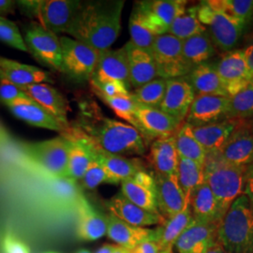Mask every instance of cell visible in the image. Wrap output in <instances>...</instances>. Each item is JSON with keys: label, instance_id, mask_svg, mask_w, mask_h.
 Returning <instances> with one entry per match:
<instances>
[{"label": "cell", "instance_id": "2", "mask_svg": "<svg viewBox=\"0 0 253 253\" xmlns=\"http://www.w3.org/2000/svg\"><path fill=\"white\" fill-rule=\"evenodd\" d=\"M123 0L81 2L66 34L97 49H110L121 31Z\"/></svg>", "mask_w": 253, "mask_h": 253}, {"label": "cell", "instance_id": "44", "mask_svg": "<svg viewBox=\"0 0 253 253\" xmlns=\"http://www.w3.org/2000/svg\"><path fill=\"white\" fill-rule=\"evenodd\" d=\"M0 42L20 50L28 52L24 38L21 35L15 23L0 16Z\"/></svg>", "mask_w": 253, "mask_h": 253}, {"label": "cell", "instance_id": "15", "mask_svg": "<svg viewBox=\"0 0 253 253\" xmlns=\"http://www.w3.org/2000/svg\"><path fill=\"white\" fill-rule=\"evenodd\" d=\"M216 155L226 163L246 169L253 163V125L240 120L234 133Z\"/></svg>", "mask_w": 253, "mask_h": 253}, {"label": "cell", "instance_id": "29", "mask_svg": "<svg viewBox=\"0 0 253 253\" xmlns=\"http://www.w3.org/2000/svg\"><path fill=\"white\" fill-rule=\"evenodd\" d=\"M0 75L16 84L19 87L28 86L36 84H53L50 74L27 64H22L0 56Z\"/></svg>", "mask_w": 253, "mask_h": 253}, {"label": "cell", "instance_id": "11", "mask_svg": "<svg viewBox=\"0 0 253 253\" xmlns=\"http://www.w3.org/2000/svg\"><path fill=\"white\" fill-rule=\"evenodd\" d=\"M137 130L148 142L161 137L173 135L176 133L182 123L159 108L137 104L134 113Z\"/></svg>", "mask_w": 253, "mask_h": 253}, {"label": "cell", "instance_id": "58", "mask_svg": "<svg viewBox=\"0 0 253 253\" xmlns=\"http://www.w3.org/2000/svg\"><path fill=\"white\" fill-rule=\"evenodd\" d=\"M249 122L252 124V125H253V118L251 119V120H249Z\"/></svg>", "mask_w": 253, "mask_h": 253}, {"label": "cell", "instance_id": "10", "mask_svg": "<svg viewBox=\"0 0 253 253\" xmlns=\"http://www.w3.org/2000/svg\"><path fill=\"white\" fill-rule=\"evenodd\" d=\"M70 140L58 136L50 140L26 145L28 156L41 167L56 177H64L69 153Z\"/></svg>", "mask_w": 253, "mask_h": 253}, {"label": "cell", "instance_id": "7", "mask_svg": "<svg viewBox=\"0 0 253 253\" xmlns=\"http://www.w3.org/2000/svg\"><path fill=\"white\" fill-rule=\"evenodd\" d=\"M152 54L160 78H181L192 70L183 54L182 41L171 34H163L155 39Z\"/></svg>", "mask_w": 253, "mask_h": 253}, {"label": "cell", "instance_id": "35", "mask_svg": "<svg viewBox=\"0 0 253 253\" xmlns=\"http://www.w3.org/2000/svg\"><path fill=\"white\" fill-rule=\"evenodd\" d=\"M182 46L185 59L192 69L200 64L208 62L215 54V47L208 32L182 41Z\"/></svg>", "mask_w": 253, "mask_h": 253}, {"label": "cell", "instance_id": "22", "mask_svg": "<svg viewBox=\"0 0 253 253\" xmlns=\"http://www.w3.org/2000/svg\"><path fill=\"white\" fill-rule=\"evenodd\" d=\"M124 46L127 55L131 88H139L140 86L159 77L151 51L137 47L130 41Z\"/></svg>", "mask_w": 253, "mask_h": 253}, {"label": "cell", "instance_id": "57", "mask_svg": "<svg viewBox=\"0 0 253 253\" xmlns=\"http://www.w3.org/2000/svg\"><path fill=\"white\" fill-rule=\"evenodd\" d=\"M161 253H173V252H172V250H168V251H165Z\"/></svg>", "mask_w": 253, "mask_h": 253}, {"label": "cell", "instance_id": "32", "mask_svg": "<svg viewBox=\"0 0 253 253\" xmlns=\"http://www.w3.org/2000/svg\"><path fill=\"white\" fill-rule=\"evenodd\" d=\"M193 219L190 206L173 217L167 218L161 225L154 229V242L157 244L160 253L172 250L175 241Z\"/></svg>", "mask_w": 253, "mask_h": 253}, {"label": "cell", "instance_id": "33", "mask_svg": "<svg viewBox=\"0 0 253 253\" xmlns=\"http://www.w3.org/2000/svg\"><path fill=\"white\" fill-rule=\"evenodd\" d=\"M88 151L90 152L91 157L104 167L113 181V184L121 183L122 181L132 177L137 172L145 171L144 164L139 159Z\"/></svg>", "mask_w": 253, "mask_h": 253}, {"label": "cell", "instance_id": "8", "mask_svg": "<svg viewBox=\"0 0 253 253\" xmlns=\"http://www.w3.org/2000/svg\"><path fill=\"white\" fill-rule=\"evenodd\" d=\"M63 73L77 81H89L100 51L71 37L59 38Z\"/></svg>", "mask_w": 253, "mask_h": 253}, {"label": "cell", "instance_id": "59", "mask_svg": "<svg viewBox=\"0 0 253 253\" xmlns=\"http://www.w3.org/2000/svg\"></svg>", "mask_w": 253, "mask_h": 253}, {"label": "cell", "instance_id": "54", "mask_svg": "<svg viewBox=\"0 0 253 253\" xmlns=\"http://www.w3.org/2000/svg\"><path fill=\"white\" fill-rule=\"evenodd\" d=\"M118 245H109L105 244L103 247H101L100 250L96 253H115L118 250Z\"/></svg>", "mask_w": 253, "mask_h": 253}, {"label": "cell", "instance_id": "45", "mask_svg": "<svg viewBox=\"0 0 253 253\" xmlns=\"http://www.w3.org/2000/svg\"><path fill=\"white\" fill-rule=\"evenodd\" d=\"M81 180L82 185L87 190H94L103 183L113 184V181L104 167L93 158Z\"/></svg>", "mask_w": 253, "mask_h": 253}, {"label": "cell", "instance_id": "41", "mask_svg": "<svg viewBox=\"0 0 253 253\" xmlns=\"http://www.w3.org/2000/svg\"><path fill=\"white\" fill-rule=\"evenodd\" d=\"M253 118V82L230 98L228 119L247 120Z\"/></svg>", "mask_w": 253, "mask_h": 253}, {"label": "cell", "instance_id": "30", "mask_svg": "<svg viewBox=\"0 0 253 253\" xmlns=\"http://www.w3.org/2000/svg\"><path fill=\"white\" fill-rule=\"evenodd\" d=\"M190 207L193 218L204 223L218 225L224 217L216 197L206 182L192 192Z\"/></svg>", "mask_w": 253, "mask_h": 253}, {"label": "cell", "instance_id": "55", "mask_svg": "<svg viewBox=\"0 0 253 253\" xmlns=\"http://www.w3.org/2000/svg\"><path fill=\"white\" fill-rule=\"evenodd\" d=\"M115 253H129V250H126V249L122 248V247H118V250L116 251Z\"/></svg>", "mask_w": 253, "mask_h": 253}, {"label": "cell", "instance_id": "40", "mask_svg": "<svg viewBox=\"0 0 253 253\" xmlns=\"http://www.w3.org/2000/svg\"><path fill=\"white\" fill-rule=\"evenodd\" d=\"M166 84L167 80L158 77L130 93L139 104L160 108L166 90Z\"/></svg>", "mask_w": 253, "mask_h": 253}, {"label": "cell", "instance_id": "38", "mask_svg": "<svg viewBox=\"0 0 253 253\" xmlns=\"http://www.w3.org/2000/svg\"><path fill=\"white\" fill-rule=\"evenodd\" d=\"M68 139L70 140V145L68 164L64 178L73 181L81 180L90 164L92 157L90 152L84 145L73 139Z\"/></svg>", "mask_w": 253, "mask_h": 253}, {"label": "cell", "instance_id": "25", "mask_svg": "<svg viewBox=\"0 0 253 253\" xmlns=\"http://www.w3.org/2000/svg\"><path fill=\"white\" fill-rule=\"evenodd\" d=\"M107 232L109 238L118 244L119 247L126 250H133L138 245L153 240L155 236L154 229L130 225L125 221L115 217L112 214L106 216Z\"/></svg>", "mask_w": 253, "mask_h": 253}, {"label": "cell", "instance_id": "6", "mask_svg": "<svg viewBox=\"0 0 253 253\" xmlns=\"http://www.w3.org/2000/svg\"><path fill=\"white\" fill-rule=\"evenodd\" d=\"M27 12L39 20V24L55 35L66 34L79 9L81 1L73 0H42L21 1Z\"/></svg>", "mask_w": 253, "mask_h": 253}, {"label": "cell", "instance_id": "21", "mask_svg": "<svg viewBox=\"0 0 253 253\" xmlns=\"http://www.w3.org/2000/svg\"><path fill=\"white\" fill-rule=\"evenodd\" d=\"M106 208L110 214L118 217L126 223L138 227L161 225L165 218L161 215L146 211L131 203L119 192L106 202Z\"/></svg>", "mask_w": 253, "mask_h": 253}, {"label": "cell", "instance_id": "43", "mask_svg": "<svg viewBox=\"0 0 253 253\" xmlns=\"http://www.w3.org/2000/svg\"><path fill=\"white\" fill-rule=\"evenodd\" d=\"M99 98L106 103L118 118L125 120L127 124L137 129L134 113L138 102L134 100L131 93L128 95H119L116 97H105L99 95Z\"/></svg>", "mask_w": 253, "mask_h": 253}, {"label": "cell", "instance_id": "1", "mask_svg": "<svg viewBox=\"0 0 253 253\" xmlns=\"http://www.w3.org/2000/svg\"><path fill=\"white\" fill-rule=\"evenodd\" d=\"M63 136L75 140L93 152L122 157L143 156L147 145L134 126L106 118L95 110L84 112Z\"/></svg>", "mask_w": 253, "mask_h": 253}, {"label": "cell", "instance_id": "49", "mask_svg": "<svg viewBox=\"0 0 253 253\" xmlns=\"http://www.w3.org/2000/svg\"><path fill=\"white\" fill-rule=\"evenodd\" d=\"M244 194L253 208V163L249 165L245 171Z\"/></svg>", "mask_w": 253, "mask_h": 253}, {"label": "cell", "instance_id": "14", "mask_svg": "<svg viewBox=\"0 0 253 253\" xmlns=\"http://www.w3.org/2000/svg\"><path fill=\"white\" fill-rule=\"evenodd\" d=\"M230 98L215 95H196L185 122L191 126H202L228 119Z\"/></svg>", "mask_w": 253, "mask_h": 253}, {"label": "cell", "instance_id": "53", "mask_svg": "<svg viewBox=\"0 0 253 253\" xmlns=\"http://www.w3.org/2000/svg\"><path fill=\"white\" fill-rule=\"evenodd\" d=\"M206 253H227L224 248L217 241V239L210 245L208 251Z\"/></svg>", "mask_w": 253, "mask_h": 253}, {"label": "cell", "instance_id": "26", "mask_svg": "<svg viewBox=\"0 0 253 253\" xmlns=\"http://www.w3.org/2000/svg\"><path fill=\"white\" fill-rule=\"evenodd\" d=\"M175 134L154 140L148 155L154 172L163 175H176L179 155L175 146Z\"/></svg>", "mask_w": 253, "mask_h": 253}, {"label": "cell", "instance_id": "18", "mask_svg": "<svg viewBox=\"0 0 253 253\" xmlns=\"http://www.w3.org/2000/svg\"><path fill=\"white\" fill-rule=\"evenodd\" d=\"M121 193L139 208L159 214L153 173L140 171L132 177L122 181Z\"/></svg>", "mask_w": 253, "mask_h": 253}, {"label": "cell", "instance_id": "37", "mask_svg": "<svg viewBox=\"0 0 253 253\" xmlns=\"http://www.w3.org/2000/svg\"><path fill=\"white\" fill-rule=\"evenodd\" d=\"M176 176L186 199L190 203L192 192L205 182L204 166L189 159L179 157Z\"/></svg>", "mask_w": 253, "mask_h": 253}, {"label": "cell", "instance_id": "19", "mask_svg": "<svg viewBox=\"0 0 253 253\" xmlns=\"http://www.w3.org/2000/svg\"><path fill=\"white\" fill-rule=\"evenodd\" d=\"M128 30L130 42L134 45L151 52L155 39L163 34H167L155 22L149 12L144 8L141 1H137L133 6L128 21Z\"/></svg>", "mask_w": 253, "mask_h": 253}, {"label": "cell", "instance_id": "46", "mask_svg": "<svg viewBox=\"0 0 253 253\" xmlns=\"http://www.w3.org/2000/svg\"><path fill=\"white\" fill-rule=\"evenodd\" d=\"M27 98H29V96L22 90L21 87L0 75V100L5 105Z\"/></svg>", "mask_w": 253, "mask_h": 253}, {"label": "cell", "instance_id": "52", "mask_svg": "<svg viewBox=\"0 0 253 253\" xmlns=\"http://www.w3.org/2000/svg\"><path fill=\"white\" fill-rule=\"evenodd\" d=\"M14 2L9 0H0V14L13 12L14 10Z\"/></svg>", "mask_w": 253, "mask_h": 253}, {"label": "cell", "instance_id": "48", "mask_svg": "<svg viewBox=\"0 0 253 253\" xmlns=\"http://www.w3.org/2000/svg\"><path fill=\"white\" fill-rule=\"evenodd\" d=\"M1 249L3 253H30L28 246L12 233L3 236Z\"/></svg>", "mask_w": 253, "mask_h": 253}, {"label": "cell", "instance_id": "28", "mask_svg": "<svg viewBox=\"0 0 253 253\" xmlns=\"http://www.w3.org/2000/svg\"><path fill=\"white\" fill-rule=\"evenodd\" d=\"M240 120L225 119L207 126H191L192 132L208 154H216L234 133Z\"/></svg>", "mask_w": 253, "mask_h": 253}, {"label": "cell", "instance_id": "20", "mask_svg": "<svg viewBox=\"0 0 253 253\" xmlns=\"http://www.w3.org/2000/svg\"><path fill=\"white\" fill-rule=\"evenodd\" d=\"M31 99L51 114L67 129L71 124L68 119L69 105L63 95L50 84L42 83L21 87Z\"/></svg>", "mask_w": 253, "mask_h": 253}, {"label": "cell", "instance_id": "5", "mask_svg": "<svg viewBox=\"0 0 253 253\" xmlns=\"http://www.w3.org/2000/svg\"><path fill=\"white\" fill-rule=\"evenodd\" d=\"M200 22L207 27V32L214 47L221 52L235 50L243 34L246 24L225 12L213 9L207 1L196 6Z\"/></svg>", "mask_w": 253, "mask_h": 253}, {"label": "cell", "instance_id": "4", "mask_svg": "<svg viewBox=\"0 0 253 253\" xmlns=\"http://www.w3.org/2000/svg\"><path fill=\"white\" fill-rule=\"evenodd\" d=\"M245 171V168L226 163L216 154L207 155L204 164L205 182L224 215L233 202L244 194Z\"/></svg>", "mask_w": 253, "mask_h": 253}, {"label": "cell", "instance_id": "13", "mask_svg": "<svg viewBox=\"0 0 253 253\" xmlns=\"http://www.w3.org/2000/svg\"><path fill=\"white\" fill-rule=\"evenodd\" d=\"M217 72L228 96L231 98L252 83L243 50H233L216 64Z\"/></svg>", "mask_w": 253, "mask_h": 253}, {"label": "cell", "instance_id": "39", "mask_svg": "<svg viewBox=\"0 0 253 253\" xmlns=\"http://www.w3.org/2000/svg\"><path fill=\"white\" fill-rule=\"evenodd\" d=\"M206 32L207 27L198 19L196 6L186 9L172 22L168 30V34H171L181 41Z\"/></svg>", "mask_w": 253, "mask_h": 253}, {"label": "cell", "instance_id": "27", "mask_svg": "<svg viewBox=\"0 0 253 253\" xmlns=\"http://www.w3.org/2000/svg\"><path fill=\"white\" fill-rule=\"evenodd\" d=\"M77 235L84 241L98 240L107 232L106 216H102L87 199L80 195L77 203Z\"/></svg>", "mask_w": 253, "mask_h": 253}, {"label": "cell", "instance_id": "34", "mask_svg": "<svg viewBox=\"0 0 253 253\" xmlns=\"http://www.w3.org/2000/svg\"><path fill=\"white\" fill-rule=\"evenodd\" d=\"M141 3L166 33L172 22L187 9V1L183 0H153Z\"/></svg>", "mask_w": 253, "mask_h": 253}, {"label": "cell", "instance_id": "50", "mask_svg": "<svg viewBox=\"0 0 253 253\" xmlns=\"http://www.w3.org/2000/svg\"><path fill=\"white\" fill-rule=\"evenodd\" d=\"M129 253H160V251L153 240H147L130 250Z\"/></svg>", "mask_w": 253, "mask_h": 253}, {"label": "cell", "instance_id": "31", "mask_svg": "<svg viewBox=\"0 0 253 253\" xmlns=\"http://www.w3.org/2000/svg\"><path fill=\"white\" fill-rule=\"evenodd\" d=\"M184 78L190 83L197 95H215L230 98L217 74L216 64H200Z\"/></svg>", "mask_w": 253, "mask_h": 253}, {"label": "cell", "instance_id": "42", "mask_svg": "<svg viewBox=\"0 0 253 253\" xmlns=\"http://www.w3.org/2000/svg\"><path fill=\"white\" fill-rule=\"evenodd\" d=\"M208 5L221 10L247 25L253 19V0H209Z\"/></svg>", "mask_w": 253, "mask_h": 253}, {"label": "cell", "instance_id": "9", "mask_svg": "<svg viewBox=\"0 0 253 253\" xmlns=\"http://www.w3.org/2000/svg\"><path fill=\"white\" fill-rule=\"evenodd\" d=\"M24 41L28 52L38 61L63 73L62 50L57 35L42 27L39 23H30L25 30Z\"/></svg>", "mask_w": 253, "mask_h": 253}, {"label": "cell", "instance_id": "47", "mask_svg": "<svg viewBox=\"0 0 253 253\" xmlns=\"http://www.w3.org/2000/svg\"><path fill=\"white\" fill-rule=\"evenodd\" d=\"M94 93L99 96L116 97L119 95H128L131 91L126 88V85L118 81H109L102 84H90Z\"/></svg>", "mask_w": 253, "mask_h": 253}, {"label": "cell", "instance_id": "36", "mask_svg": "<svg viewBox=\"0 0 253 253\" xmlns=\"http://www.w3.org/2000/svg\"><path fill=\"white\" fill-rule=\"evenodd\" d=\"M174 136L179 157L189 159L204 166L208 153L195 138L191 126L186 122L182 123Z\"/></svg>", "mask_w": 253, "mask_h": 253}, {"label": "cell", "instance_id": "12", "mask_svg": "<svg viewBox=\"0 0 253 253\" xmlns=\"http://www.w3.org/2000/svg\"><path fill=\"white\" fill-rule=\"evenodd\" d=\"M109 81L121 82L128 90L131 89L125 46L116 50L110 48L100 51L89 82L90 84H102Z\"/></svg>", "mask_w": 253, "mask_h": 253}, {"label": "cell", "instance_id": "23", "mask_svg": "<svg viewBox=\"0 0 253 253\" xmlns=\"http://www.w3.org/2000/svg\"><path fill=\"white\" fill-rule=\"evenodd\" d=\"M216 224L204 223L192 219L191 223L174 243L178 253H206L217 239Z\"/></svg>", "mask_w": 253, "mask_h": 253}, {"label": "cell", "instance_id": "24", "mask_svg": "<svg viewBox=\"0 0 253 253\" xmlns=\"http://www.w3.org/2000/svg\"><path fill=\"white\" fill-rule=\"evenodd\" d=\"M6 106L16 118L27 122L31 126L58 131L62 134L68 130L45 109L42 108L30 97L10 102L6 104Z\"/></svg>", "mask_w": 253, "mask_h": 253}, {"label": "cell", "instance_id": "3", "mask_svg": "<svg viewBox=\"0 0 253 253\" xmlns=\"http://www.w3.org/2000/svg\"><path fill=\"white\" fill-rule=\"evenodd\" d=\"M217 240L227 253H253V208L245 194L233 202L218 223Z\"/></svg>", "mask_w": 253, "mask_h": 253}, {"label": "cell", "instance_id": "56", "mask_svg": "<svg viewBox=\"0 0 253 253\" xmlns=\"http://www.w3.org/2000/svg\"><path fill=\"white\" fill-rule=\"evenodd\" d=\"M76 253H91L89 251H87V250H80V251H78Z\"/></svg>", "mask_w": 253, "mask_h": 253}, {"label": "cell", "instance_id": "17", "mask_svg": "<svg viewBox=\"0 0 253 253\" xmlns=\"http://www.w3.org/2000/svg\"><path fill=\"white\" fill-rule=\"evenodd\" d=\"M195 96L192 86L184 77L167 80L165 94L159 109L184 122Z\"/></svg>", "mask_w": 253, "mask_h": 253}, {"label": "cell", "instance_id": "51", "mask_svg": "<svg viewBox=\"0 0 253 253\" xmlns=\"http://www.w3.org/2000/svg\"><path fill=\"white\" fill-rule=\"evenodd\" d=\"M243 51H244L245 58L249 69V73L251 75V79L252 82H253V40L249 45L243 49Z\"/></svg>", "mask_w": 253, "mask_h": 253}, {"label": "cell", "instance_id": "16", "mask_svg": "<svg viewBox=\"0 0 253 253\" xmlns=\"http://www.w3.org/2000/svg\"><path fill=\"white\" fill-rule=\"evenodd\" d=\"M153 176L158 210L163 218L173 217L190 206L176 175H163L153 172Z\"/></svg>", "mask_w": 253, "mask_h": 253}]
</instances>
